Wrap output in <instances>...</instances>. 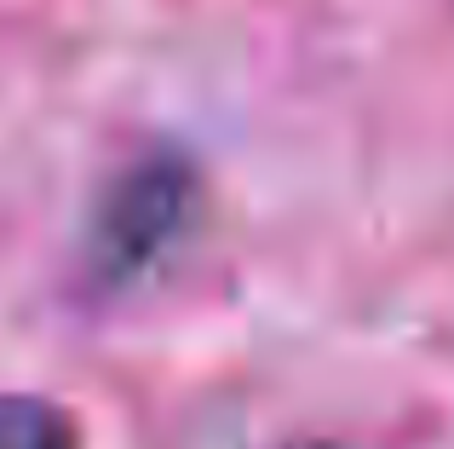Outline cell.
Listing matches in <instances>:
<instances>
[{
	"label": "cell",
	"instance_id": "6da1fadb",
	"mask_svg": "<svg viewBox=\"0 0 454 449\" xmlns=\"http://www.w3.org/2000/svg\"><path fill=\"white\" fill-rule=\"evenodd\" d=\"M201 179L178 150H145L104 185L87 224V271L98 288H133L155 277L190 236Z\"/></svg>",
	"mask_w": 454,
	"mask_h": 449
},
{
	"label": "cell",
	"instance_id": "7a4b0ae2",
	"mask_svg": "<svg viewBox=\"0 0 454 449\" xmlns=\"http://www.w3.org/2000/svg\"><path fill=\"white\" fill-rule=\"evenodd\" d=\"M0 449H81V421L58 398L0 392Z\"/></svg>",
	"mask_w": 454,
	"mask_h": 449
},
{
	"label": "cell",
	"instance_id": "3957f363",
	"mask_svg": "<svg viewBox=\"0 0 454 449\" xmlns=\"http://www.w3.org/2000/svg\"><path fill=\"white\" fill-rule=\"evenodd\" d=\"M288 449H345V444H333V438H300V444H288Z\"/></svg>",
	"mask_w": 454,
	"mask_h": 449
}]
</instances>
